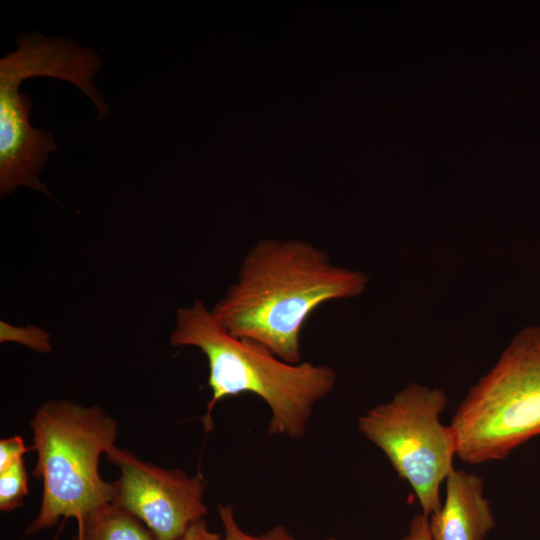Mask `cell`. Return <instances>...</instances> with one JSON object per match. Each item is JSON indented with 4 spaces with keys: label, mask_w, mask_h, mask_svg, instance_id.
Listing matches in <instances>:
<instances>
[{
    "label": "cell",
    "mask_w": 540,
    "mask_h": 540,
    "mask_svg": "<svg viewBox=\"0 0 540 540\" xmlns=\"http://www.w3.org/2000/svg\"><path fill=\"white\" fill-rule=\"evenodd\" d=\"M105 455L120 469L111 483V502L143 522L157 540H179L208 513L200 473L188 476L182 470L163 469L116 446Z\"/></svg>",
    "instance_id": "7"
},
{
    "label": "cell",
    "mask_w": 540,
    "mask_h": 540,
    "mask_svg": "<svg viewBox=\"0 0 540 540\" xmlns=\"http://www.w3.org/2000/svg\"><path fill=\"white\" fill-rule=\"evenodd\" d=\"M447 403L441 388L413 381L358 419L360 433L408 483L426 516L440 508V489L457 456L455 432L441 421Z\"/></svg>",
    "instance_id": "6"
},
{
    "label": "cell",
    "mask_w": 540,
    "mask_h": 540,
    "mask_svg": "<svg viewBox=\"0 0 540 540\" xmlns=\"http://www.w3.org/2000/svg\"><path fill=\"white\" fill-rule=\"evenodd\" d=\"M450 424L457 457L472 465L503 460L540 435V326L513 337L468 390Z\"/></svg>",
    "instance_id": "5"
},
{
    "label": "cell",
    "mask_w": 540,
    "mask_h": 540,
    "mask_svg": "<svg viewBox=\"0 0 540 540\" xmlns=\"http://www.w3.org/2000/svg\"><path fill=\"white\" fill-rule=\"evenodd\" d=\"M0 341L2 343L8 341L18 342L43 353L52 351L50 335L41 328L32 325L16 327L1 321Z\"/></svg>",
    "instance_id": "11"
},
{
    "label": "cell",
    "mask_w": 540,
    "mask_h": 540,
    "mask_svg": "<svg viewBox=\"0 0 540 540\" xmlns=\"http://www.w3.org/2000/svg\"><path fill=\"white\" fill-rule=\"evenodd\" d=\"M30 427L37 452L33 475L42 480L43 493L28 535L54 527L61 518L78 523L112 501V485L100 476L99 458L115 447L118 423L101 407L47 401Z\"/></svg>",
    "instance_id": "4"
},
{
    "label": "cell",
    "mask_w": 540,
    "mask_h": 540,
    "mask_svg": "<svg viewBox=\"0 0 540 540\" xmlns=\"http://www.w3.org/2000/svg\"><path fill=\"white\" fill-rule=\"evenodd\" d=\"M17 42V49L0 60V194L3 197L26 186L51 197L39 174L57 146L51 132L30 125L32 102L19 92V86L38 76L69 81L104 118L109 107L93 81L102 60L95 51L67 38L21 32Z\"/></svg>",
    "instance_id": "3"
},
{
    "label": "cell",
    "mask_w": 540,
    "mask_h": 540,
    "mask_svg": "<svg viewBox=\"0 0 540 540\" xmlns=\"http://www.w3.org/2000/svg\"><path fill=\"white\" fill-rule=\"evenodd\" d=\"M72 540H157L135 516L112 502L106 503L77 523Z\"/></svg>",
    "instance_id": "9"
},
{
    "label": "cell",
    "mask_w": 540,
    "mask_h": 540,
    "mask_svg": "<svg viewBox=\"0 0 540 540\" xmlns=\"http://www.w3.org/2000/svg\"><path fill=\"white\" fill-rule=\"evenodd\" d=\"M27 494L28 476L22 457L0 471V510L9 512L20 507Z\"/></svg>",
    "instance_id": "10"
},
{
    "label": "cell",
    "mask_w": 540,
    "mask_h": 540,
    "mask_svg": "<svg viewBox=\"0 0 540 540\" xmlns=\"http://www.w3.org/2000/svg\"><path fill=\"white\" fill-rule=\"evenodd\" d=\"M274 540H295L284 526H277L271 529ZM325 540H340L334 537Z\"/></svg>",
    "instance_id": "16"
},
{
    "label": "cell",
    "mask_w": 540,
    "mask_h": 540,
    "mask_svg": "<svg viewBox=\"0 0 540 540\" xmlns=\"http://www.w3.org/2000/svg\"><path fill=\"white\" fill-rule=\"evenodd\" d=\"M445 499L428 516L432 540H484L495 527L484 479L463 469H453L445 480Z\"/></svg>",
    "instance_id": "8"
},
{
    "label": "cell",
    "mask_w": 540,
    "mask_h": 540,
    "mask_svg": "<svg viewBox=\"0 0 540 540\" xmlns=\"http://www.w3.org/2000/svg\"><path fill=\"white\" fill-rule=\"evenodd\" d=\"M368 284L366 273L334 265L308 241L266 238L248 250L237 281L210 311L228 333L298 364L311 314L326 302L363 294Z\"/></svg>",
    "instance_id": "1"
},
{
    "label": "cell",
    "mask_w": 540,
    "mask_h": 540,
    "mask_svg": "<svg viewBox=\"0 0 540 540\" xmlns=\"http://www.w3.org/2000/svg\"><path fill=\"white\" fill-rule=\"evenodd\" d=\"M402 540H432L428 529V516L423 513L413 516Z\"/></svg>",
    "instance_id": "14"
},
{
    "label": "cell",
    "mask_w": 540,
    "mask_h": 540,
    "mask_svg": "<svg viewBox=\"0 0 540 540\" xmlns=\"http://www.w3.org/2000/svg\"><path fill=\"white\" fill-rule=\"evenodd\" d=\"M218 514L223 526V540H274L271 530L262 535H252L245 532L235 519L230 505H218Z\"/></svg>",
    "instance_id": "12"
},
{
    "label": "cell",
    "mask_w": 540,
    "mask_h": 540,
    "mask_svg": "<svg viewBox=\"0 0 540 540\" xmlns=\"http://www.w3.org/2000/svg\"><path fill=\"white\" fill-rule=\"evenodd\" d=\"M33 448H27L21 436L16 435L0 441V471L6 469L25 453Z\"/></svg>",
    "instance_id": "13"
},
{
    "label": "cell",
    "mask_w": 540,
    "mask_h": 540,
    "mask_svg": "<svg viewBox=\"0 0 540 540\" xmlns=\"http://www.w3.org/2000/svg\"><path fill=\"white\" fill-rule=\"evenodd\" d=\"M170 343L199 348L208 360L212 396L202 418L206 431L213 426L212 412L219 401L252 393L270 408L268 435L300 439L313 408L336 383L328 365L291 364L258 342L228 333L201 300L177 310Z\"/></svg>",
    "instance_id": "2"
},
{
    "label": "cell",
    "mask_w": 540,
    "mask_h": 540,
    "mask_svg": "<svg viewBox=\"0 0 540 540\" xmlns=\"http://www.w3.org/2000/svg\"><path fill=\"white\" fill-rule=\"evenodd\" d=\"M179 540H223L222 536L211 531L204 519L193 523Z\"/></svg>",
    "instance_id": "15"
}]
</instances>
